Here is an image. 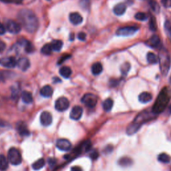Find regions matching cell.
Wrapping results in <instances>:
<instances>
[{
	"mask_svg": "<svg viewBox=\"0 0 171 171\" xmlns=\"http://www.w3.org/2000/svg\"><path fill=\"white\" fill-rule=\"evenodd\" d=\"M17 19L27 32L34 33L38 28V19L35 13L30 9H21L17 14Z\"/></svg>",
	"mask_w": 171,
	"mask_h": 171,
	"instance_id": "1",
	"label": "cell"
},
{
	"mask_svg": "<svg viewBox=\"0 0 171 171\" xmlns=\"http://www.w3.org/2000/svg\"><path fill=\"white\" fill-rule=\"evenodd\" d=\"M156 115L153 112L146 110L142 111L138 115L136 118L132 121V123L128 125L126 129V133L128 135H132L139 130L142 125H144L146 122L154 119Z\"/></svg>",
	"mask_w": 171,
	"mask_h": 171,
	"instance_id": "2",
	"label": "cell"
},
{
	"mask_svg": "<svg viewBox=\"0 0 171 171\" xmlns=\"http://www.w3.org/2000/svg\"><path fill=\"white\" fill-rule=\"evenodd\" d=\"M170 94L168 88L164 87L160 92L159 96L156 98V101L153 106V111L155 115H159V114L163 112L164 109L167 107V104L170 102Z\"/></svg>",
	"mask_w": 171,
	"mask_h": 171,
	"instance_id": "3",
	"label": "cell"
},
{
	"mask_svg": "<svg viewBox=\"0 0 171 171\" xmlns=\"http://www.w3.org/2000/svg\"><path fill=\"white\" fill-rule=\"evenodd\" d=\"M159 54V61L160 64V72L163 76H167L169 72L170 67V57L167 50L164 47H161L160 49Z\"/></svg>",
	"mask_w": 171,
	"mask_h": 171,
	"instance_id": "4",
	"label": "cell"
},
{
	"mask_svg": "<svg viewBox=\"0 0 171 171\" xmlns=\"http://www.w3.org/2000/svg\"><path fill=\"white\" fill-rule=\"evenodd\" d=\"M7 157L9 162L13 165H19L22 162V157L20 150L16 148H14V147L9 149Z\"/></svg>",
	"mask_w": 171,
	"mask_h": 171,
	"instance_id": "5",
	"label": "cell"
},
{
	"mask_svg": "<svg viewBox=\"0 0 171 171\" xmlns=\"http://www.w3.org/2000/svg\"><path fill=\"white\" fill-rule=\"evenodd\" d=\"M81 101L84 104H85L86 106L90 108H93L96 106L98 102V98L94 94L87 93L84 95Z\"/></svg>",
	"mask_w": 171,
	"mask_h": 171,
	"instance_id": "6",
	"label": "cell"
},
{
	"mask_svg": "<svg viewBox=\"0 0 171 171\" xmlns=\"http://www.w3.org/2000/svg\"><path fill=\"white\" fill-rule=\"evenodd\" d=\"M139 30V27L136 26H125L118 28L116 34L118 36H130L134 35Z\"/></svg>",
	"mask_w": 171,
	"mask_h": 171,
	"instance_id": "7",
	"label": "cell"
},
{
	"mask_svg": "<svg viewBox=\"0 0 171 171\" xmlns=\"http://www.w3.org/2000/svg\"><path fill=\"white\" fill-rule=\"evenodd\" d=\"M70 106V102L66 97L59 98L55 102V108L59 112L66 111Z\"/></svg>",
	"mask_w": 171,
	"mask_h": 171,
	"instance_id": "8",
	"label": "cell"
},
{
	"mask_svg": "<svg viewBox=\"0 0 171 171\" xmlns=\"http://www.w3.org/2000/svg\"><path fill=\"white\" fill-rule=\"evenodd\" d=\"M6 30L9 33H11V34H19V33L21 32V30H22L21 26L16 22L13 21V20L7 21L6 24Z\"/></svg>",
	"mask_w": 171,
	"mask_h": 171,
	"instance_id": "9",
	"label": "cell"
},
{
	"mask_svg": "<svg viewBox=\"0 0 171 171\" xmlns=\"http://www.w3.org/2000/svg\"><path fill=\"white\" fill-rule=\"evenodd\" d=\"M0 65L7 68H13L17 66V61L12 56L0 58Z\"/></svg>",
	"mask_w": 171,
	"mask_h": 171,
	"instance_id": "10",
	"label": "cell"
},
{
	"mask_svg": "<svg viewBox=\"0 0 171 171\" xmlns=\"http://www.w3.org/2000/svg\"><path fill=\"white\" fill-rule=\"evenodd\" d=\"M56 146L59 150L66 152L69 151L72 149V144H71V142L68 140L65 139H60L57 140Z\"/></svg>",
	"mask_w": 171,
	"mask_h": 171,
	"instance_id": "11",
	"label": "cell"
},
{
	"mask_svg": "<svg viewBox=\"0 0 171 171\" xmlns=\"http://www.w3.org/2000/svg\"><path fill=\"white\" fill-rule=\"evenodd\" d=\"M16 130L19 133V134L22 136H28L30 134V130H28L27 125L23 121H19L17 122Z\"/></svg>",
	"mask_w": 171,
	"mask_h": 171,
	"instance_id": "12",
	"label": "cell"
},
{
	"mask_svg": "<svg viewBox=\"0 0 171 171\" xmlns=\"http://www.w3.org/2000/svg\"><path fill=\"white\" fill-rule=\"evenodd\" d=\"M83 114V109L80 106H75L72 108L70 113V117L74 120H79L82 118Z\"/></svg>",
	"mask_w": 171,
	"mask_h": 171,
	"instance_id": "13",
	"label": "cell"
},
{
	"mask_svg": "<svg viewBox=\"0 0 171 171\" xmlns=\"http://www.w3.org/2000/svg\"><path fill=\"white\" fill-rule=\"evenodd\" d=\"M40 119L42 125L44 126H49L52 123V116L51 114L47 111H44L42 112L40 115Z\"/></svg>",
	"mask_w": 171,
	"mask_h": 171,
	"instance_id": "14",
	"label": "cell"
},
{
	"mask_svg": "<svg viewBox=\"0 0 171 171\" xmlns=\"http://www.w3.org/2000/svg\"><path fill=\"white\" fill-rule=\"evenodd\" d=\"M146 44L153 48H161V42L159 37L156 35H153L146 42Z\"/></svg>",
	"mask_w": 171,
	"mask_h": 171,
	"instance_id": "15",
	"label": "cell"
},
{
	"mask_svg": "<svg viewBox=\"0 0 171 171\" xmlns=\"http://www.w3.org/2000/svg\"><path fill=\"white\" fill-rule=\"evenodd\" d=\"M69 20L74 25H79L83 22V17L78 12H73L70 14Z\"/></svg>",
	"mask_w": 171,
	"mask_h": 171,
	"instance_id": "16",
	"label": "cell"
},
{
	"mask_svg": "<svg viewBox=\"0 0 171 171\" xmlns=\"http://www.w3.org/2000/svg\"><path fill=\"white\" fill-rule=\"evenodd\" d=\"M17 66L22 71H26L30 67V61L27 58H21L17 61Z\"/></svg>",
	"mask_w": 171,
	"mask_h": 171,
	"instance_id": "17",
	"label": "cell"
},
{
	"mask_svg": "<svg viewBox=\"0 0 171 171\" xmlns=\"http://www.w3.org/2000/svg\"><path fill=\"white\" fill-rule=\"evenodd\" d=\"M18 44H20V46H22L25 47V50L27 52V53H32V52L34 51V47L32 45L31 42L29 41H27L25 39H22L20 40H19L17 42Z\"/></svg>",
	"mask_w": 171,
	"mask_h": 171,
	"instance_id": "18",
	"label": "cell"
},
{
	"mask_svg": "<svg viewBox=\"0 0 171 171\" xmlns=\"http://www.w3.org/2000/svg\"><path fill=\"white\" fill-rule=\"evenodd\" d=\"M126 10V5L122 3H118L113 8V12L115 13V15L118 16H122L123 14L125 13Z\"/></svg>",
	"mask_w": 171,
	"mask_h": 171,
	"instance_id": "19",
	"label": "cell"
},
{
	"mask_svg": "<svg viewBox=\"0 0 171 171\" xmlns=\"http://www.w3.org/2000/svg\"><path fill=\"white\" fill-rule=\"evenodd\" d=\"M40 94L43 97L50 98L53 94V89L49 85H46L44 87H42L40 90Z\"/></svg>",
	"mask_w": 171,
	"mask_h": 171,
	"instance_id": "20",
	"label": "cell"
},
{
	"mask_svg": "<svg viewBox=\"0 0 171 171\" xmlns=\"http://www.w3.org/2000/svg\"><path fill=\"white\" fill-rule=\"evenodd\" d=\"M118 164L122 167H125V168L130 167V166L132 165L133 161L130 157H126V156H125V157H122L118 160Z\"/></svg>",
	"mask_w": 171,
	"mask_h": 171,
	"instance_id": "21",
	"label": "cell"
},
{
	"mask_svg": "<svg viewBox=\"0 0 171 171\" xmlns=\"http://www.w3.org/2000/svg\"><path fill=\"white\" fill-rule=\"evenodd\" d=\"M152 99H153V96H152V94L147 92H142L139 96V101L142 104L148 103L152 100Z\"/></svg>",
	"mask_w": 171,
	"mask_h": 171,
	"instance_id": "22",
	"label": "cell"
},
{
	"mask_svg": "<svg viewBox=\"0 0 171 171\" xmlns=\"http://www.w3.org/2000/svg\"><path fill=\"white\" fill-rule=\"evenodd\" d=\"M60 74L64 78H69L72 75V70L68 66H63L60 69Z\"/></svg>",
	"mask_w": 171,
	"mask_h": 171,
	"instance_id": "23",
	"label": "cell"
},
{
	"mask_svg": "<svg viewBox=\"0 0 171 171\" xmlns=\"http://www.w3.org/2000/svg\"><path fill=\"white\" fill-rule=\"evenodd\" d=\"M91 70H92V74L94 75H95V76H97V75L100 74L102 73V70H103L102 65L101 64V63H100V62L94 63L92 66Z\"/></svg>",
	"mask_w": 171,
	"mask_h": 171,
	"instance_id": "24",
	"label": "cell"
},
{
	"mask_svg": "<svg viewBox=\"0 0 171 171\" xmlns=\"http://www.w3.org/2000/svg\"><path fill=\"white\" fill-rule=\"evenodd\" d=\"M21 97L23 102H25L26 104H31L33 102L32 94L30 92H27V91L23 92L22 93Z\"/></svg>",
	"mask_w": 171,
	"mask_h": 171,
	"instance_id": "25",
	"label": "cell"
},
{
	"mask_svg": "<svg viewBox=\"0 0 171 171\" xmlns=\"http://www.w3.org/2000/svg\"><path fill=\"white\" fill-rule=\"evenodd\" d=\"M9 163L7 158L3 154H0V170L5 171L8 168Z\"/></svg>",
	"mask_w": 171,
	"mask_h": 171,
	"instance_id": "26",
	"label": "cell"
},
{
	"mask_svg": "<svg viewBox=\"0 0 171 171\" xmlns=\"http://www.w3.org/2000/svg\"><path fill=\"white\" fill-rule=\"evenodd\" d=\"M114 102L111 98H108L104 100L102 104V107L105 112H110L113 107Z\"/></svg>",
	"mask_w": 171,
	"mask_h": 171,
	"instance_id": "27",
	"label": "cell"
},
{
	"mask_svg": "<svg viewBox=\"0 0 171 171\" xmlns=\"http://www.w3.org/2000/svg\"><path fill=\"white\" fill-rule=\"evenodd\" d=\"M46 161L44 159H40L32 164V168L35 170H39L45 166Z\"/></svg>",
	"mask_w": 171,
	"mask_h": 171,
	"instance_id": "28",
	"label": "cell"
},
{
	"mask_svg": "<svg viewBox=\"0 0 171 171\" xmlns=\"http://www.w3.org/2000/svg\"><path fill=\"white\" fill-rule=\"evenodd\" d=\"M52 50L56 51H60L63 46V42L59 40H55L51 43Z\"/></svg>",
	"mask_w": 171,
	"mask_h": 171,
	"instance_id": "29",
	"label": "cell"
},
{
	"mask_svg": "<svg viewBox=\"0 0 171 171\" xmlns=\"http://www.w3.org/2000/svg\"><path fill=\"white\" fill-rule=\"evenodd\" d=\"M148 62L150 64H156L159 62V57L156 56L153 52H149L146 56Z\"/></svg>",
	"mask_w": 171,
	"mask_h": 171,
	"instance_id": "30",
	"label": "cell"
},
{
	"mask_svg": "<svg viewBox=\"0 0 171 171\" xmlns=\"http://www.w3.org/2000/svg\"><path fill=\"white\" fill-rule=\"evenodd\" d=\"M147 3H149V6L152 9V10L155 13H159L160 11V6L159 3L154 0H146Z\"/></svg>",
	"mask_w": 171,
	"mask_h": 171,
	"instance_id": "31",
	"label": "cell"
},
{
	"mask_svg": "<svg viewBox=\"0 0 171 171\" xmlns=\"http://www.w3.org/2000/svg\"><path fill=\"white\" fill-rule=\"evenodd\" d=\"M11 128V125L8 122L0 119V134L2 133L7 131L9 129Z\"/></svg>",
	"mask_w": 171,
	"mask_h": 171,
	"instance_id": "32",
	"label": "cell"
},
{
	"mask_svg": "<svg viewBox=\"0 0 171 171\" xmlns=\"http://www.w3.org/2000/svg\"><path fill=\"white\" fill-rule=\"evenodd\" d=\"M130 64L128 62H126L124 64H122L120 67V72L123 76H126L128 72L130 70Z\"/></svg>",
	"mask_w": 171,
	"mask_h": 171,
	"instance_id": "33",
	"label": "cell"
},
{
	"mask_svg": "<svg viewBox=\"0 0 171 171\" xmlns=\"http://www.w3.org/2000/svg\"><path fill=\"white\" fill-rule=\"evenodd\" d=\"M52 51H53V50H52L51 44H45L44 46L42 47V48L41 50L42 53L44 55H46V56L50 55L51 54Z\"/></svg>",
	"mask_w": 171,
	"mask_h": 171,
	"instance_id": "34",
	"label": "cell"
},
{
	"mask_svg": "<svg viewBox=\"0 0 171 171\" xmlns=\"http://www.w3.org/2000/svg\"><path fill=\"white\" fill-rule=\"evenodd\" d=\"M158 160L160 163H169L170 161V156L166 153H162L159 155Z\"/></svg>",
	"mask_w": 171,
	"mask_h": 171,
	"instance_id": "35",
	"label": "cell"
},
{
	"mask_svg": "<svg viewBox=\"0 0 171 171\" xmlns=\"http://www.w3.org/2000/svg\"><path fill=\"white\" fill-rule=\"evenodd\" d=\"M149 28L152 32H156V30H157V25H156V19L153 16H151L150 18Z\"/></svg>",
	"mask_w": 171,
	"mask_h": 171,
	"instance_id": "36",
	"label": "cell"
},
{
	"mask_svg": "<svg viewBox=\"0 0 171 171\" xmlns=\"http://www.w3.org/2000/svg\"><path fill=\"white\" fill-rule=\"evenodd\" d=\"M164 28H165L166 32H167V36H169V39L171 41V20H167L165 21Z\"/></svg>",
	"mask_w": 171,
	"mask_h": 171,
	"instance_id": "37",
	"label": "cell"
},
{
	"mask_svg": "<svg viewBox=\"0 0 171 171\" xmlns=\"http://www.w3.org/2000/svg\"><path fill=\"white\" fill-rule=\"evenodd\" d=\"M134 17L139 21H145L147 20V17H148L146 14L143 12H138L137 13H136Z\"/></svg>",
	"mask_w": 171,
	"mask_h": 171,
	"instance_id": "38",
	"label": "cell"
},
{
	"mask_svg": "<svg viewBox=\"0 0 171 171\" xmlns=\"http://www.w3.org/2000/svg\"><path fill=\"white\" fill-rule=\"evenodd\" d=\"M99 156V154L98 153V151L96 150H94L92 151V153L90 154V157L91 158L92 160H96Z\"/></svg>",
	"mask_w": 171,
	"mask_h": 171,
	"instance_id": "39",
	"label": "cell"
},
{
	"mask_svg": "<svg viewBox=\"0 0 171 171\" xmlns=\"http://www.w3.org/2000/svg\"><path fill=\"white\" fill-rule=\"evenodd\" d=\"M109 84L111 87H116L119 84V80L116 79H111L109 82Z\"/></svg>",
	"mask_w": 171,
	"mask_h": 171,
	"instance_id": "40",
	"label": "cell"
},
{
	"mask_svg": "<svg viewBox=\"0 0 171 171\" xmlns=\"http://www.w3.org/2000/svg\"><path fill=\"white\" fill-rule=\"evenodd\" d=\"M161 3L164 7H171V0H161Z\"/></svg>",
	"mask_w": 171,
	"mask_h": 171,
	"instance_id": "41",
	"label": "cell"
},
{
	"mask_svg": "<svg viewBox=\"0 0 171 171\" xmlns=\"http://www.w3.org/2000/svg\"><path fill=\"white\" fill-rule=\"evenodd\" d=\"M70 55H68V54H66L63 56H61V58H60V60H58V64H62L64 61H66V60H68L69 58H70Z\"/></svg>",
	"mask_w": 171,
	"mask_h": 171,
	"instance_id": "42",
	"label": "cell"
},
{
	"mask_svg": "<svg viewBox=\"0 0 171 171\" xmlns=\"http://www.w3.org/2000/svg\"><path fill=\"white\" fill-rule=\"evenodd\" d=\"M113 150V146L112 145H108L104 149V153L105 154H110Z\"/></svg>",
	"mask_w": 171,
	"mask_h": 171,
	"instance_id": "43",
	"label": "cell"
},
{
	"mask_svg": "<svg viewBox=\"0 0 171 171\" xmlns=\"http://www.w3.org/2000/svg\"><path fill=\"white\" fill-rule=\"evenodd\" d=\"M86 34L84 32H80L78 34V38L80 41H84L86 40Z\"/></svg>",
	"mask_w": 171,
	"mask_h": 171,
	"instance_id": "44",
	"label": "cell"
},
{
	"mask_svg": "<svg viewBox=\"0 0 171 171\" xmlns=\"http://www.w3.org/2000/svg\"><path fill=\"white\" fill-rule=\"evenodd\" d=\"M47 163H48L50 167H53V166L56 163V160L54 158H49L48 160H47Z\"/></svg>",
	"mask_w": 171,
	"mask_h": 171,
	"instance_id": "45",
	"label": "cell"
},
{
	"mask_svg": "<svg viewBox=\"0 0 171 171\" xmlns=\"http://www.w3.org/2000/svg\"><path fill=\"white\" fill-rule=\"evenodd\" d=\"M6 31V27L2 23H0V36L3 35Z\"/></svg>",
	"mask_w": 171,
	"mask_h": 171,
	"instance_id": "46",
	"label": "cell"
},
{
	"mask_svg": "<svg viewBox=\"0 0 171 171\" xmlns=\"http://www.w3.org/2000/svg\"><path fill=\"white\" fill-rule=\"evenodd\" d=\"M6 44H5L3 41L0 40V52H2L5 50V48H6Z\"/></svg>",
	"mask_w": 171,
	"mask_h": 171,
	"instance_id": "47",
	"label": "cell"
},
{
	"mask_svg": "<svg viewBox=\"0 0 171 171\" xmlns=\"http://www.w3.org/2000/svg\"><path fill=\"white\" fill-rule=\"evenodd\" d=\"M71 171H83L82 168L78 167V166H74L71 168Z\"/></svg>",
	"mask_w": 171,
	"mask_h": 171,
	"instance_id": "48",
	"label": "cell"
},
{
	"mask_svg": "<svg viewBox=\"0 0 171 171\" xmlns=\"http://www.w3.org/2000/svg\"><path fill=\"white\" fill-rule=\"evenodd\" d=\"M12 3H14L16 4H20L22 3L23 0H12Z\"/></svg>",
	"mask_w": 171,
	"mask_h": 171,
	"instance_id": "49",
	"label": "cell"
},
{
	"mask_svg": "<svg viewBox=\"0 0 171 171\" xmlns=\"http://www.w3.org/2000/svg\"><path fill=\"white\" fill-rule=\"evenodd\" d=\"M0 2L3 3H12V0H0Z\"/></svg>",
	"mask_w": 171,
	"mask_h": 171,
	"instance_id": "50",
	"label": "cell"
},
{
	"mask_svg": "<svg viewBox=\"0 0 171 171\" xmlns=\"http://www.w3.org/2000/svg\"><path fill=\"white\" fill-rule=\"evenodd\" d=\"M74 34H71L70 36V40L71 41H72V40H74Z\"/></svg>",
	"mask_w": 171,
	"mask_h": 171,
	"instance_id": "51",
	"label": "cell"
},
{
	"mask_svg": "<svg viewBox=\"0 0 171 171\" xmlns=\"http://www.w3.org/2000/svg\"><path fill=\"white\" fill-rule=\"evenodd\" d=\"M169 110H170V112L171 113V105H170V108H169Z\"/></svg>",
	"mask_w": 171,
	"mask_h": 171,
	"instance_id": "52",
	"label": "cell"
},
{
	"mask_svg": "<svg viewBox=\"0 0 171 171\" xmlns=\"http://www.w3.org/2000/svg\"><path fill=\"white\" fill-rule=\"evenodd\" d=\"M169 81H170V83L171 84V76L170 77V79H169Z\"/></svg>",
	"mask_w": 171,
	"mask_h": 171,
	"instance_id": "53",
	"label": "cell"
},
{
	"mask_svg": "<svg viewBox=\"0 0 171 171\" xmlns=\"http://www.w3.org/2000/svg\"><path fill=\"white\" fill-rule=\"evenodd\" d=\"M47 1H50V0H47Z\"/></svg>",
	"mask_w": 171,
	"mask_h": 171,
	"instance_id": "54",
	"label": "cell"
},
{
	"mask_svg": "<svg viewBox=\"0 0 171 171\" xmlns=\"http://www.w3.org/2000/svg\"><path fill=\"white\" fill-rule=\"evenodd\" d=\"M170 171H171V169H170Z\"/></svg>",
	"mask_w": 171,
	"mask_h": 171,
	"instance_id": "55",
	"label": "cell"
}]
</instances>
